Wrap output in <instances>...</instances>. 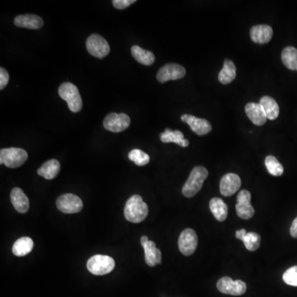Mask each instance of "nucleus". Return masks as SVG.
I'll return each mask as SVG.
<instances>
[{
  "label": "nucleus",
  "instance_id": "nucleus-1",
  "mask_svg": "<svg viewBox=\"0 0 297 297\" xmlns=\"http://www.w3.org/2000/svg\"><path fill=\"white\" fill-rule=\"evenodd\" d=\"M149 212L147 204L142 196L134 195L127 200L124 209L126 219L131 223H141L146 219Z\"/></svg>",
  "mask_w": 297,
  "mask_h": 297
},
{
  "label": "nucleus",
  "instance_id": "nucleus-2",
  "mask_svg": "<svg viewBox=\"0 0 297 297\" xmlns=\"http://www.w3.org/2000/svg\"><path fill=\"white\" fill-rule=\"evenodd\" d=\"M207 177L208 171L205 167H195L183 187L182 192L186 197H192L203 188L204 181Z\"/></svg>",
  "mask_w": 297,
  "mask_h": 297
},
{
  "label": "nucleus",
  "instance_id": "nucleus-3",
  "mask_svg": "<svg viewBox=\"0 0 297 297\" xmlns=\"http://www.w3.org/2000/svg\"><path fill=\"white\" fill-rule=\"evenodd\" d=\"M60 97L67 103L73 112H78L82 108L83 102L78 88L72 83H63L59 88Z\"/></svg>",
  "mask_w": 297,
  "mask_h": 297
},
{
  "label": "nucleus",
  "instance_id": "nucleus-4",
  "mask_svg": "<svg viewBox=\"0 0 297 297\" xmlns=\"http://www.w3.org/2000/svg\"><path fill=\"white\" fill-rule=\"evenodd\" d=\"M28 158V153L21 148H7L0 150V164L11 169L22 166Z\"/></svg>",
  "mask_w": 297,
  "mask_h": 297
},
{
  "label": "nucleus",
  "instance_id": "nucleus-5",
  "mask_svg": "<svg viewBox=\"0 0 297 297\" xmlns=\"http://www.w3.org/2000/svg\"><path fill=\"white\" fill-rule=\"evenodd\" d=\"M115 267V261L107 255H94L87 263V268L91 273L97 276H103L109 273Z\"/></svg>",
  "mask_w": 297,
  "mask_h": 297
},
{
  "label": "nucleus",
  "instance_id": "nucleus-6",
  "mask_svg": "<svg viewBox=\"0 0 297 297\" xmlns=\"http://www.w3.org/2000/svg\"><path fill=\"white\" fill-rule=\"evenodd\" d=\"M87 51L90 55L103 59L109 54L110 47L105 38L98 34H92L87 39Z\"/></svg>",
  "mask_w": 297,
  "mask_h": 297
},
{
  "label": "nucleus",
  "instance_id": "nucleus-7",
  "mask_svg": "<svg viewBox=\"0 0 297 297\" xmlns=\"http://www.w3.org/2000/svg\"><path fill=\"white\" fill-rule=\"evenodd\" d=\"M56 206L62 212L66 214H74L82 211V200L74 194H63L56 201Z\"/></svg>",
  "mask_w": 297,
  "mask_h": 297
},
{
  "label": "nucleus",
  "instance_id": "nucleus-8",
  "mask_svg": "<svg viewBox=\"0 0 297 297\" xmlns=\"http://www.w3.org/2000/svg\"><path fill=\"white\" fill-rule=\"evenodd\" d=\"M131 124V119L127 114L115 112L108 114L104 121V127L107 131L118 133L124 131Z\"/></svg>",
  "mask_w": 297,
  "mask_h": 297
},
{
  "label": "nucleus",
  "instance_id": "nucleus-9",
  "mask_svg": "<svg viewBox=\"0 0 297 297\" xmlns=\"http://www.w3.org/2000/svg\"><path fill=\"white\" fill-rule=\"evenodd\" d=\"M217 289L224 294L231 295H242L247 290V286L241 280L233 281L229 276H225L218 281Z\"/></svg>",
  "mask_w": 297,
  "mask_h": 297
},
{
  "label": "nucleus",
  "instance_id": "nucleus-10",
  "mask_svg": "<svg viewBox=\"0 0 297 297\" xmlns=\"http://www.w3.org/2000/svg\"><path fill=\"white\" fill-rule=\"evenodd\" d=\"M186 74L185 68L179 64H167L161 68L157 73V80L159 82L166 83L169 81H177L184 78Z\"/></svg>",
  "mask_w": 297,
  "mask_h": 297
},
{
  "label": "nucleus",
  "instance_id": "nucleus-11",
  "mask_svg": "<svg viewBox=\"0 0 297 297\" xmlns=\"http://www.w3.org/2000/svg\"><path fill=\"white\" fill-rule=\"evenodd\" d=\"M198 239L196 232L192 229H186L182 232L179 239L180 252L185 256H190L196 251Z\"/></svg>",
  "mask_w": 297,
  "mask_h": 297
},
{
  "label": "nucleus",
  "instance_id": "nucleus-12",
  "mask_svg": "<svg viewBox=\"0 0 297 297\" xmlns=\"http://www.w3.org/2000/svg\"><path fill=\"white\" fill-rule=\"evenodd\" d=\"M251 194L247 190H242L237 196L236 212L242 219L249 220L254 215V209L251 205Z\"/></svg>",
  "mask_w": 297,
  "mask_h": 297
},
{
  "label": "nucleus",
  "instance_id": "nucleus-13",
  "mask_svg": "<svg viewBox=\"0 0 297 297\" xmlns=\"http://www.w3.org/2000/svg\"><path fill=\"white\" fill-rule=\"evenodd\" d=\"M181 120L191 127V130L198 135H205L211 132V125L208 121L203 118H198L192 115L184 114L181 116Z\"/></svg>",
  "mask_w": 297,
  "mask_h": 297
},
{
  "label": "nucleus",
  "instance_id": "nucleus-14",
  "mask_svg": "<svg viewBox=\"0 0 297 297\" xmlns=\"http://www.w3.org/2000/svg\"><path fill=\"white\" fill-rule=\"evenodd\" d=\"M241 186V177L235 173H227L222 177L220 184L221 193L225 196H230L235 193Z\"/></svg>",
  "mask_w": 297,
  "mask_h": 297
},
{
  "label": "nucleus",
  "instance_id": "nucleus-15",
  "mask_svg": "<svg viewBox=\"0 0 297 297\" xmlns=\"http://www.w3.org/2000/svg\"><path fill=\"white\" fill-rule=\"evenodd\" d=\"M15 26L28 29H40L44 25L43 18L35 14L18 15L14 19Z\"/></svg>",
  "mask_w": 297,
  "mask_h": 297
},
{
  "label": "nucleus",
  "instance_id": "nucleus-16",
  "mask_svg": "<svg viewBox=\"0 0 297 297\" xmlns=\"http://www.w3.org/2000/svg\"><path fill=\"white\" fill-rule=\"evenodd\" d=\"M272 28L268 25L254 26L250 29L251 40L259 44L269 43L272 39Z\"/></svg>",
  "mask_w": 297,
  "mask_h": 297
},
{
  "label": "nucleus",
  "instance_id": "nucleus-17",
  "mask_svg": "<svg viewBox=\"0 0 297 297\" xmlns=\"http://www.w3.org/2000/svg\"><path fill=\"white\" fill-rule=\"evenodd\" d=\"M245 112L251 122L256 126H263L268 119L260 104L249 103L245 106Z\"/></svg>",
  "mask_w": 297,
  "mask_h": 297
},
{
  "label": "nucleus",
  "instance_id": "nucleus-18",
  "mask_svg": "<svg viewBox=\"0 0 297 297\" xmlns=\"http://www.w3.org/2000/svg\"><path fill=\"white\" fill-rule=\"evenodd\" d=\"M10 197L12 204L17 212L26 213L28 211L29 200L21 188H13L11 192Z\"/></svg>",
  "mask_w": 297,
  "mask_h": 297
},
{
  "label": "nucleus",
  "instance_id": "nucleus-19",
  "mask_svg": "<svg viewBox=\"0 0 297 297\" xmlns=\"http://www.w3.org/2000/svg\"><path fill=\"white\" fill-rule=\"evenodd\" d=\"M143 248L145 250V260L147 265L154 267L157 264H161L162 254L161 250L156 248L154 242L150 241Z\"/></svg>",
  "mask_w": 297,
  "mask_h": 297
},
{
  "label": "nucleus",
  "instance_id": "nucleus-20",
  "mask_svg": "<svg viewBox=\"0 0 297 297\" xmlns=\"http://www.w3.org/2000/svg\"><path fill=\"white\" fill-rule=\"evenodd\" d=\"M161 142L164 143H175L182 146L187 147L189 146V141L184 139V135L180 131H172L167 128L165 132L161 134Z\"/></svg>",
  "mask_w": 297,
  "mask_h": 297
},
{
  "label": "nucleus",
  "instance_id": "nucleus-21",
  "mask_svg": "<svg viewBox=\"0 0 297 297\" xmlns=\"http://www.w3.org/2000/svg\"><path fill=\"white\" fill-rule=\"evenodd\" d=\"M61 169V165L56 160H50L44 163L40 169H38V175L44 177L46 180H51L55 179Z\"/></svg>",
  "mask_w": 297,
  "mask_h": 297
},
{
  "label": "nucleus",
  "instance_id": "nucleus-22",
  "mask_svg": "<svg viewBox=\"0 0 297 297\" xmlns=\"http://www.w3.org/2000/svg\"><path fill=\"white\" fill-rule=\"evenodd\" d=\"M260 105L264 110L267 118L269 120H275L279 115V106L275 99L269 96H264L260 99Z\"/></svg>",
  "mask_w": 297,
  "mask_h": 297
},
{
  "label": "nucleus",
  "instance_id": "nucleus-23",
  "mask_svg": "<svg viewBox=\"0 0 297 297\" xmlns=\"http://www.w3.org/2000/svg\"><path fill=\"white\" fill-rule=\"evenodd\" d=\"M236 78V67L234 62L226 59L224 62V66L220 71L218 80L222 85H229Z\"/></svg>",
  "mask_w": 297,
  "mask_h": 297
},
{
  "label": "nucleus",
  "instance_id": "nucleus-24",
  "mask_svg": "<svg viewBox=\"0 0 297 297\" xmlns=\"http://www.w3.org/2000/svg\"><path fill=\"white\" fill-rule=\"evenodd\" d=\"M210 209L218 222L226 221L228 215V207L221 198H212L210 202Z\"/></svg>",
  "mask_w": 297,
  "mask_h": 297
},
{
  "label": "nucleus",
  "instance_id": "nucleus-25",
  "mask_svg": "<svg viewBox=\"0 0 297 297\" xmlns=\"http://www.w3.org/2000/svg\"><path fill=\"white\" fill-rule=\"evenodd\" d=\"M131 55L134 57V59L140 64L145 65V66H151L155 61V56L154 53L151 51H146L145 49L138 46H133L131 47Z\"/></svg>",
  "mask_w": 297,
  "mask_h": 297
},
{
  "label": "nucleus",
  "instance_id": "nucleus-26",
  "mask_svg": "<svg viewBox=\"0 0 297 297\" xmlns=\"http://www.w3.org/2000/svg\"><path fill=\"white\" fill-rule=\"evenodd\" d=\"M33 241L29 237H23L17 240L13 246V253L17 257H24L32 252Z\"/></svg>",
  "mask_w": 297,
  "mask_h": 297
},
{
  "label": "nucleus",
  "instance_id": "nucleus-27",
  "mask_svg": "<svg viewBox=\"0 0 297 297\" xmlns=\"http://www.w3.org/2000/svg\"><path fill=\"white\" fill-rule=\"evenodd\" d=\"M282 61L289 70H297V49L286 47L282 52Z\"/></svg>",
  "mask_w": 297,
  "mask_h": 297
},
{
  "label": "nucleus",
  "instance_id": "nucleus-28",
  "mask_svg": "<svg viewBox=\"0 0 297 297\" xmlns=\"http://www.w3.org/2000/svg\"><path fill=\"white\" fill-rule=\"evenodd\" d=\"M245 248L249 251H256L260 248L261 244V237L260 234L254 232H249L242 239Z\"/></svg>",
  "mask_w": 297,
  "mask_h": 297
},
{
  "label": "nucleus",
  "instance_id": "nucleus-29",
  "mask_svg": "<svg viewBox=\"0 0 297 297\" xmlns=\"http://www.w3.org/2000/svg\"><path fill=\"white\" fill-rule=\"evenodd\" d=\"M265 165L268 173L272 176H281L284 172L283 165H281L274 156L268 155L265 160Z\"/></svg>",
  "mask_w": 297,
  "mask_h": 297
},
{
  "label": "nucleus",
  "instance_id": "nucleus-30",
  "mask_svg": "<svg viewBox=\"0 0 297 297\" xmlns=\"http://www.w3.org/2000/svg\"><path fill=\"white\" fill-rule=\"evenodd\" d=\"M128 157L132 162L138 166H145L150 162V156L142 150L135 149L129 153Z\"/></svg>",
  "mask_w": 297,
  "mask_h": 297
},
{
  "label": "nucleus",
  "instance_id": "nucleus-31",
  "mask_svg": "<svg viewBox=\"0 0 297 297\" xmlns=\"http://www.w3.org/2000/svg\"><path fill=\"white\" fill-rule=\"evenodd\" d=\"M283 279L287 285L297 287V266H294L287 269L283 274Z\"/></svg>",
  "mask_w": 297,
  "mask_h": 297
},
{
  "label": "nucleus",
  "instance_id": "nucleus-32",
  "mask_svg": "<svg viewBox=\"0 0 297 297\" xmlns=\"http://www.w3.org/2000/svg\"><path fill=\"white\" fill-rule=\"evenodd\" d=\"M135 2H136L135 0H113L112 5L116 9L122 10V9H127V7L131 6Z\"/></svg>",
  "mask_w": 297,
  "mask_h": 297
},
{
  "label": "nucleus",
  "instance_id": "nucleus-33",
  "mask_svg": "<svg viewBox=\"0 0 297 297\" xmlns=\"http://www.w3.org/2000/svg\"><path fill=\"white\" fill-rule=\"evenodd\" d=\"M9 81V74L5 68H0V89H5Z\"/></svg>",
  "mask_w": 297,
  "mask_h": 297
},
{
  "label": "nucleus",
  "instance_id": "nucleus-34",
  "mask_svg": "<svg viewBox=\"0 0 297 297\" xmlns=\"http://www.w3.org/2000/svg\"><path fill=\"white\" fill-rule=\"evenodd\" d=\"M290 233H291V235L292 236L293 238L297 239V217L293 221Z\"/></svg>",
  "mask_w": 297,
  "mask_h": 297
},
{
  "label": "nucleus",
  "instance_id": "nucleus-35",
  "mask_svg": "<svg viewBox=\"0 0 297 297\" xmlns=\"http://www.w3.org/2000/svg\"><path fill=\"white\" fill-rule=\"evenodd\" d=\"M246 234L247 232L245 229H241V230H237L235 234L236 238L239 239V240H241V241H242V239L245 237V235Z\"/></svg>",
  "mask_w": 297,
  "mask_h": 297
},
{
  "label": "nucleus",
  "instance_id": "nucleus-36",
  "mask_svg": "<svg viewBox=\"0 0 297 297\" xmlns=\"http://www.w3.org/2000/svg\"><path fill=\"white\" fill-rule=\"evenodd\" d=\"M149 239H148L147 236L144 235L142 236V239H141V244H142V247L145 246V245L149 242Z\"/></svg>",
  "mask_w": 297,
  "mask_h": 297
}]
</instances>
